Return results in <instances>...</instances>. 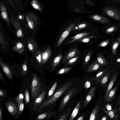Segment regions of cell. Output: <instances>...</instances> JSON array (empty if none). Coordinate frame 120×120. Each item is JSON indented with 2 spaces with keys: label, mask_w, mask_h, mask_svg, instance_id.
Returning a JSON list of instances; mask_svg holds the SVG:
<instances>
[{
  "label": "cell",
  "mask_w": 120,
  "mask_h": 120,
  "mask_svg": "<svg viewBox=\"0 0 120 120\" xmlns=\"http://www.w3.org/2000/svg\"><path fill=\"white\" fill-rule=\"evenodd\" d=\"M83 115H82L80 117H79L78 119H77V120H82L83 119Z\"/></svg>",
  "instance_id": "cell-53"
},
{
  "label": "cell",
  "mask_w": 120,
  "mask_h": 120,
  "mask_svg": "<svg viewBox=\"0 0 120 120\" xmlns=\"http://www.w3.org/2000/svg\"><path fill=\"white\" fill-rule=\"evenodd\" d=\"M18 104L19 112L18 114L19 115H20L23 111L24 105L23 101Z\"/></svg>",
  "instance_id": "cell-40"
},
{
  "label": "cell",
  "mask_w": 120,
  "mask_h": 120,
  "mask_svg": "<svg viewBox=\"0 0 120 120\" xmlns=\"http://www.w3.org/2000/svg\"><path fill=\"white\" fill-rule=\"evenodd\" d=\"M46 93V91H45L36 98L34 103V108L38 106L43 101Z\"/></svg>",
  "instance_id": "cell-26"
},
{
  "label": "cell",
  "mask_w": 120,
  "mask_h": 120,
  "mask_svg": "<svg viewBox=\"0 0 120 120\" xmlns=\"http://www.w3.org/2000/svg\"><path fill=\"white\" fill-rule=\"evenodd\" d=\"M71 110L68 109L66 113H64L61 115L58 119V120H65L68 117L71 112Z\"/></svg>",
  "instance_id": "cell-36"
},
{
  "label": "cell",
  "mask_w": 120,
  "mask_h": 120,
  "mask_svg": "<svg viewBox=\"0 0 120 120\" xmlns=\"http://www.w3.org/2000/svg\"><path fill=\"white\" fill-rule=\"evenodd\" d=\"M29 51L32 53L40 49L35 36L25 34L24 38Z\"/></svg>",
  "instance_id": "cell-5"
},
{
  "label": "cell",
  "mask_w": 120,
  "mask_h": 120,
  "mask_svg": "<svg viewBox=\"0 0 120 120\" xmlns=\"http://www.w3.org/2000/svg\"><path fill=\"white\" fill-rule=\"evenodd\" d=\"M41 83L36 74L34 73L31 83V93L32 98H36L40 93Z\"/></svg>",
  "instance_id": "cell-6"
},
{
  "label": "cell",
  "mask_w": 120,
  "mask_h": 120,
  "mask_svg": "<svg viewBox=\"0 0 120 120\" xmlns=\"http://www.w3.org/2000/svg\"><path fill=\"white\" fill-rule=\"evenodd\" d=\"M11 53L12 55L15 52L20 56L26 55L29 50L24 38H15L11 41Z\"/></svg>",
  "instance_id": "cell-3"
},
{
  "label": "cell",
  "mask_w": 120,
  "mask_h": 120,
  "mask_svg": "<svg viewBox=\"0 0 120 120\" xmlns=\"http://www.w3.org/2000/svg\"><path fill=\"white\" fill-rule=\"evenodd\" d=\"M78 49L76 47L71 49L64 57L62 60V63H63L66 60L73 57L78 53Z\"/></svg>",
  "instance_id": "cell-20"
},
{
  "label": "cell",
  "mask_w": 120,
  "mask_h": 120,
  "mask_svg": "<svg viewBox=\"0 0 120 120\" xmlns=\"http://www.w3.org/2000/svg\"><path fill=\"white\" fill-rule=\"evenodd\" d=\"M71 82L67 83L62 85L51 97L46 100L39 108V111L42 108L49 107L54 103L71 86Z\"/></svg>",
  "instance_id": "cell-4"
},
{
  "label": "cell",
  "mask_w": 120,
  "mask_h": 120,
  "mask_svg": "<svg viewBox=\"0 0 120 120\" xmlns=\"http://www.w3.org/2000/svg\"><path fill=\"white\" fill-rule=\"evenodd\" d=\"M7 63L4 61L1 56H0V65L5 75L8 78L11 80L13 79L12 69L11 64L8 61Z\"/></svg>",
  "instance_id": "cell-11"
},
{
  "label": "cell",
  "mask_w": 120,
  "mask_h": 120,
  "mask_svg": "<svg viewBox=\"0 0 120 120\" xmlns=\"http://www.w3.org/2000/svg\"><path fill=\"white\" fill-rule=\"evenodd\" d=\"M101 66L97 61H95L88 67L87 71L88 72L94 71L99 69Z\"/></svg>",
  "instance_id": "cell-27"
},
{
  "label": "cell",
  "mask_w": 120,
  "mask_h": 120,
  "mask_svg": "<svg viewBox=\"0 0 120 120\" xmlns=\"http://www.w3.org/2000/svg\"><path fill=\"white\" fill-rule=\"evenodd\" d=\"M71 69V68H66L61 69L56 73L57 75H59L66 73L70 71Z\"/></svg>",
  "instance_id": "cell-38"
},
{
  "label": "cell",
  "mask_w": 120,
  "mask_h": 120,
  "mask_svg": "<svg viewBox=\"0 0 120 120\" xmlns=\"http://www.w3.org/2000/svg\"><path fill=\"white\" fill-rule=\"evenodd\" d=\"M91 84L90 82L88 81H86L85 83L84 87L86 89H88L90 86Z\"/></svg>",
  "instance_id": "cell-47"
},
{
  "label": "cell",
  "mask_w": 120,
  "mask_h": 120,
  "mask_svg": "<svg viewBox=\"0 0 120 120\" xmlns=\"http://www.w3.org/2000/svg\"><path fill=\"white\" fill-rule=\"evenodd\" d=\"M25 15H24L19 14L17 17V20L19 21H22L24 19Z\"/></svg>",
  "instance_id": "cell-46"
},
{
  "label": "cell",
  "mask_w": 120,
  "mask_h": 120,
  "mask_svg": "<svg viewBox=\"0 0 120 120\" xmlns=\"http://www.w3.org/2000/svg\"><path fill=\"white\" fill-rule=\"evenodd\" d=\"M91 53L90 52H89L86 54L84 61V65L86 66L88 63L90 58Z\"/></svg>",
  "instance_id": "cell-42"
},
{
  "label": "cell",
  "mask_w": 120,
  "mask_h": 120,
  "mask_svg": "<svg viewBox=\"0 0 120 120\" xmlns=\"http://www.w3.org/2000/svg\"><path fill=\"white\" fill-rule=\"evenodd\" d=\"M117 27V26H111L107 29L106 31V33L107 34L111 33L115 31Z\"/></svg>",
  "instance_id": "cell-44"
},
{
  "label": "cell",
  "mask_w": 120,
  "mask_h": 120,
  "mask_svg": "<svg viewBox=\"0 0 120 120\" xmlns=\"http://www.w3.org/2000/svg\"><path fill=\"white\" fill-rule=\"evenodd\" d=\"M57 85V82H55L53 84L52 86L49 90L48 93V98L51 96L53 93L55 91Z\"/></svg>",
  "instance_id": "cell-37"
},
{
  "label": "cell",
  "mask_w": 120,
  "mask_h": 120,
  "mask_svg": "<svg viewBox=\"0 0 120 120\" xmlns=\"http://www.w3.org/2000/svg\"><path fill=\"white\" fill-rule=\"evenodd\" d=\"M100 107V106L98 104L96 105L90 116L89 120L97 119L99 113Z\"/></svg>",
  "instance_id": "cell-25"
},
{
  "label": "cell",
  "mask_w": 120,
  "mask_h": 120,
  "mask_svg": "<svg viewBox=\"0 0 120 120\" xmlns=\"http://www.w3.org/2000/svg\"><path fill=\"white\" fill-rule=\"evenodd\" d=\"M0 79L2 81H3L4 82V76L1 71L0 72Z\"/></svg>",
  "instance_id": "cell-50"
},
{
  "label": "cell",
  "mask_w": 120,
  "mask_h": 120,
  "mask_svg": "<svg viewBox=\"0 0 120 120\" xmlns=\"http://www.w3.org/2000/svg\"><path fill=\"white\" fill-rule=\"evenodd\" d=\"M116 104L118 105H120V94L119 95L116 101Z\"/></svg>",
  "instance_id": "cell-49"
},
{
  "label": "cell",
  "mask_w": 120,
  "mask_h": 120,
  "mask_svg": "<svg viewBox=\"0 0 120 120\" xmlns=\"http://www.w3.org/2000/svg\"><path fill=\"white\" fill-rule=\"evenodd\" d=\"M0 10L1 15L5 22L7 28L11 32L15 33V31L13 30L11 27L10 22L8 18L6 7L4 4L1 2H0Z\"/></svg>",
  "instance_id": "cell-12"
},
{
  "label": "cell",
  "mask_w": 120,
  "mask_h": 120,
  "mask_svg": "<svg viewBox=\"0 0 120 120\" xmlns=\"http://www.w3.org/2000/svg\"><path fill=\"white\" fill-rule=\"evenodd\" d=\"M10 22L15 30V38H24L25 34L24 29L19 21L14 17L10 18Z\"/></svg>",
  "instance_id": "cell-8"
},
{
  "label": "cell",
  "mask_w": 120,
  "mask_h": 120,
  "mask_svg": "<svg viewBox=\"0 0 120 120\" xmlns=\"http://www.w3.org/2000/svg\"><path fill=\"white\" fill-rule=\"evenodd\" d=\"M62 58V55L60 54L55 57L52 59H51L50 61H49L48 65L51 66L52 70H54L61 59Z\"/></svg>",
  "instance_id": "cell-19"
},
{
  "label": "cell",
  "mask_w": 120,
  "mask_h": 120,
  "mask_svg": "<svg viewBox=\"0 0 120 120\" xmlns=\"http://www.w3.org/2000/svg\"><path fill=\"white\" fill-rule=\"evenodd\" d=\"M31 4L32 7L35 9L39 11H42V7L41 5L37 0H32Z\"/></svg>",
  "instance_id": "cell-32"
},
{
  "label": "cell",
  "mask_w": 120,
  "mask_h": 120,
  "mask_svg": "<svg viewBox=\"0 0 120 120\" xmlns=\"http://www.w3.org/2000/svg\"><path fill=\"white\" fill-rule=\"evenodd\" d=\"M53 113L49 112H45L38 115L36 120H44L50 118L52 115Z\"/></svg>",
  "instance_id": "cell-28"
},
{
  "label": "cell",
  "mask_w": 120,
  "mask_h": 120,
  "mask_svg": "<svg viewBox=\"0 0 120 120\" xmlns=\"http://www.w3.org/2000/svg\"><path fill=\"white\" fill-rule=\"evenodd\" d=\"M117 40H118V41L120 42V38H117Z\"/></svg>",
  "instance_id": "cell-58"
},
{
  "label": "cell",
  "mask_w": 120,
  "mask_h": 120,
  "mask_svg": "<svg viewBox=\"0 0 120 120\" xmlns=\"http://www.w3.org/2000/svg\"><path fill=\"white\" fill-rule=\"evenodd\" d=\"M80 102L79 101L76 105L69 118V120H73L76 116L80 107Z\"/></svg>",
  "instance_id": "cell-31"
},
{
  "label": "cell",
  "mask_w": 120,
  "mask_h": 120,
  "mask_svg": "<svg viewBox=\"0 0 120 120\" xmlns=\"http://www.w3.org/2000/svg\"><path fill=\"white\" fill-rule=\"evenodd\" d=\"M5 106L8 111L12 116H14L18 113L17 106L14 103L9 101L6 103Z\"/></svg>",
  "instance_id": "cell-15"
},
{
  "label": "cell",
  "mask_w": 120,
  "mask_h": 120,
  "mask_svg": "<svg viewBox=\"0 0 120 120\" xmlns=\"http://www.w3.org/2000/svg\"><path fill=\"white\" fill-rule=\"evenodd\" d=\"M32 54L30 60V65L35 68H40L43 67L41 62V49Z\"/></svg>",
  "instance_id": "cell-10"
},
{
  "label": "cell",
  "mask_w": 120,
  "mask_h": 120,
  "mask_svg": "<svg viewBox=\"0 0 120 120\" xmlns=\"http://www.w3.org/2000/svg\"><path fill=\"white\" fill-rule=\"evenodd\" d=\"M52 52L51 48L48 45H45L41 49V62L43 67L48 62Z\"/></svg>",
  "instance_id": "cell-9"
},
{
  "label": "cell",
  "mask_w": 120,
  "mask_h": 120,
  "mask_svg": "<svg viewBox=\"0 0 120 120\" xmlns=\"http://www.w3.org/2000/svg\"><path fill=\"white\" fill-rule=\"evenodd\" d=\"M117 0L119 2H120V0Z\"/></svg>",
  "instance_id": "cell-60"
},
{
  "label": "cell",
  "mask_w": 120,
  "mask_h": 120,
  "mask_svg": "<svg viewBox=\"0 0 120 120\" xmlns=\"http://www.w3.org/2000/svg\"><path fill=\"white\" fill-rule=\"evenodd\" d=\"M116 109L117 112L120 111V106L117 108Z\"/></svg>",
  "instance_id": "cell-56"
},
{
  "label": "cell",
  "mask_w": 120,
  "mask_h": 120,
  "mask_svg": "<svg viewBox=\"0 0 120 120\" xmlns=\"http://www.w3.org/2000/svg\"><path fill=\"white\" fill-rule=\"evenodd\" d=\"M95 89V87L94 86L91 89L88 93L84 102V107L88 105L91 100L94 94Z\"/></svg>",
  "instance_id": "cell-21"
},
{
  "label": "cell",
  "mask_w": 120,
  "mask_h": 120,
  "mask_svg": "<svg viewBox=\"0 0 120 120\" xmlns=\"http://www.w3.org/2000/svg\"><path fill=\"white\" fill-rule=\"evenodd\" d=\"M96 36L94 35H90L86 37H85L78 40L79 42L87 43L90 41V39L96 38Z\"/></svg>",
  "instance_id": "cell-34"
},
{
  "label": "cell",
  "mask_w": 120,
  "mask_h": 120,
  "mask_svg": "<svg viewBox=\"0 0 120 120\" xmlns=\"http://www.w3.org/2000/svg\"><path fill=\"white\" fill-rule=\"evenodd\" d=\"M8 1L10 4L12 6H13V5L12 3V2L11 0H8Z\"/></svg>",
  "instance_id": "cell-54"
},
{
  "label": "cell",
  "mask_w": 120,
  "mask_h": 120,
  "mask_svg": "<svg viewBox=\"0 0 120 120\" xmlns=\"http://www.w3.org/2000/svg\"><path fill=\"white\" fill-rule=\"evenodd\" d=\"M109 42V40L101 42L99 44L98 46L99 47L105 46L107 45Z\"/></svg>",
  "instance_id": "cell-45"
},
{
  "label": "cell",
  "mask_w": 120,
  "mask_h": 120,
  "mask_svg": "<svg viewBox=\"0 0 120 120\" xmlns=\"http://www.w3.org/2000/svg\"><path fill=\"white\" fill-rule=\"evenodd\" d=\"M107 119L108 117L107 116L105 115L103 116L102 117L101 120H106Z\"/></svg>",
  "instance_id": "cell-52"
},
{
  "label": "cell",
  "mask_w": 120,
  "mask_h": 120,
  "mask_svg": "<svg viewBox=\"0 0 120 120\" xmlns=\"http://www.w3.org/2000/svg\"><path fill=\"white\" fill-rule=\"evenodd\" d=\"M24 96L26 103V104H28L30 101V97L29 91L27 88L26 89Z\"/></svg>",
  "instance_id": "cell-39"
},
{
  "label": "cell",
  "mask_w": 120,
  "mask_h": 120,
  "mask_svg": "<svg viewBox=\"0 0 120 120\" xmlns=\"http://www.w3.org/2000/svg\"><path fill=\"white\" fill-rule=\"evenodd\" d=\"M111 71L108 70L101 78L99 82L102 86L106 87L109 79Z\"/></svg>",
  "instance_id": "cell-24"
},
{
  "label": "cell",
  "mask_w": 120,
  "mask_h": 120,
  "mask_svg": "<svg viewBox=\"0 0 120 120\" xmlns=\"http://www.w3.org/2000/svg\"><path fill=\"white\" fill-rule=\"evenodd\" d=\"M10 38L6 33L4 25L0 21V48L1 53L4 54L12 56L10 51L11 45Z\"/></svg>",
  "instance_id": "cell-2"
},
{
  "label": "cell",
  "mask_w": 120,
  "mask_h": 120,
  "mask_svg": "<svg viewBox=\"0 0 120 120\" xmlns=\"http://www.w3.org/2000/svg\"><path fill=\"white\" fill-rule=\"evenodd\" d=\"M120 84V79H119L115 87L110 92L105 101L108 102L111 101L115 97V94Z\"/></svg>",
  "instance_id": "cell-17"
},
{
  "label": "cell",
  "mask_w": 120,
  "mask_h": 120,
  "mask_svg": "<svg viewBox=\"0 0 120 120\" xmlns=\"http://www.w3.org/2000/svg\"><path fill=\"white\" fill-rule=\"evenodd\" d=\"M74 90L72 89L68 91L60 103L59 108V111H61L64 108L66 105L71 97L74 93Z\"/></svg>",
  "instance_id": "cell-14"
},
{
  "label": "cell",
  "mask_w": 120,
  "mask_h": 120,
  "mask_svg": "<svg viewBox=\"0 0 120 120\" xmlns=\"http://www.w3.org/2000/svg\"><path fill=\"white\" fill-rule=\"evenodd\" d=\"M120 44V42L118 41H114L112 44V53L115 55L116 53V49L117 47Z\"/></svg>",
  "instance_id": "cell-35"
},
{
  "label": "cell",
  "mask_w": 120,
  "mask_h": 120,
  "mask_svg": "<svg viewBox=\"0 0 120 120\" xmlns=\"http://www.w3.org/2000/svg\"><path fill=\"white\" fill-rule=\"evenodd\" d=\"M102 13L120 22V10L113 7L107 6L101 9Z\"/></svg>",
  "instance_id": "cell-7"
},
{
  "label": "cell",
  "mask_w": 120,
  "mask_h": 120,
  "mask_svg": "<svg viewBox=\"0 0 120 120\" xmlns=\"http://www.w3.org/2000/svg\"><path fill=\"white\" fill-rule=\"evenodd\" d=\"M108 68H106L99 72L95 75L93 78V79L99 82L101 78L108 70Z\"/></svg>",
  "instance_id": "cell-29"
},
{
  "label": "cell",
  "mask_w": 120,
  "mask_h": 120,
  "mask_svg": "<svg viewBox=\"0 0 120 120\" xmlns=\"http://www.w3.org/2000/svg\"><path fill=\"white\" fill-rule=\"evenodd\" d=\"M6 92L2 89L0 90V96L5 97L6 96Z\"/></svg>",
  "instance_id": "cell-48"
},
{
  "label": "cell",
  "mask_w": 120,
  "mask_h": 120,
  "mask_svg": "<svg viewBox=\"0 0 120 120\" xmlns=\"http://www.w3.org/2000/svg\"><path fill=\"white\" fill-rule=\"evenodd\" d=\"M23 94H20L16 97L15 100L17 104H18L23 101Z\"/></svg>",
  "instance_id": "cell-41"
},
{
  "label": "cell",
  "mask_w": 120,
  "mask_h": 120,
  "mask_svg": "<svg viewBox=\"0 0 120 120\" xmlns=\"http://www.w3.org/2000/svg\"><path fill=\"white\" fill-rule=\"evenodd\" d=\"M89 17L91 19L103 24H107L109 22V20L107 17L98 15H90Z\"/></svg>",
  "instance_id": "cell-16"
},
{
  "label": "cell",
  "mask_w": 120,
  "mask_h": 120,
  "mask_svg": "<svg viewBox=\"0 0 120 120\" xmlns=\"http://www.w3.org/2000/svg\"><path fill=\"white\" fill-rule=\"evenodd\" d=\"M103 111L111 120H116L118 118L119 115L117 114V111L116 109L110 110L105 109Z\"/></svg>",
  "instance_id": "cell-22"
},
{
  "label": "cell",
  "mask_w": 120,
  "mask_h": 120,
  "mask_svg": "<svg viewBox=\"0 0 120 120\" xmlns=\"http://www.w3.org/2000/svg\"><path fill=\"white\" fill-rule=\"evenodd\" d=\"M96 61L101 66L108 65L107 61L104 57L101 54H99L98 56Z\"/></svg>",
  "instance_id": "cell-30"
},
{
  "label": "cell",
  "mask_w": 120,
  "mask_h": 120,
  "mask_svg": "<svg viewBox=\"0 0 120 120\" xmlns=\"http://www.w3.org/2000/svg\"><path fill=\"white\" fill-rule=\"evenodd\" d=\"M88 25V24L86 23H82L78 25L74 26L72 30H81L87 27Z\"/></svg>",
  "instance_id": "cell-33"
},
{
  "label": "cell",
  "mask_w": 120,
  "mask_h": 120,
  "mask_svg": "<svg viewBox=\"0 0 120 120\" xmlns=\"http://www.w3.org/2000/svg\"><path fill=\"white\" fill-rule=\"evenodd\" d=\"M78 57V56H76L69 60L67 62V64L68 65L72 64L77 61Z\"/></svg>",
  "instance_id": "cell-43"
},
{
  "label": "cell",
  "mask_w": 120,
  "mask_h": 120,
  "mask_svg": "<svg viewBox=\"0 0 120 120\" xmlns=\"http://www.w3.org/2000/svg\"><path fill=\"white\" fill-rule=\"evenodd\" d=\"M26 22L22 24L25 34L35 36L40 28V21L34 14L30 12L26 17Z\"/></svg>",
  "instance_id": "cell-1"
},
{
  "label": "cell",
  "mask_w": 120,
  "mask_h": 120,
  "mask_svg": "<svg viewBox=\"0 0 120 120\" xmlns=\"http://www.w3.org/2000/svg\"><path fill=\"white\" fill-rule=\"evenodd\" d=\"M107 108L108 109L107 110H109H109H110V109H111V107L110 105H107L106 106Z\"/></svg>",
  "instance_id": "cell-55"
},
{
  "label": "cell",
  "mask_w": 120,
  "mask_h": 120,
  "mask_svg": "<svg viewBox=\"0 0 120 120\" xmlns=\"http://www.w3.org/2000/svg\"><path fill=\"white\" fill-rule=\"evenodd\" d=\"M16 2H17L18 1V0H15Z\"/></svg>",
  "instance_id": "cell-59"
},
{
  "label": "cell",
  "mask_w": 120,
  "mask_h": 120,
  "mask_svg": "<svg viewBox=\"0 0 120 120\" xmlns=\"http://www.w3.org/2000/svg\"><path fill=\"white\" fill-rule=\"evenodd\" d=\"M3 115L1 106L0 108V120H2Z\"/></svg>",
  "instance_id": "cell-51"
},
{
  "label": "cell",
  "mask_w": 120,
  "mask_h": 120,
  "mask_svg": "<svg viewBox=\"0 0 120 120\" xmlns=\"http://www.w3.org/2000/svg\"><path fill=\"white\" fill-rule=\"evenodd\" d=\"M118 76V74H114L111 76V79L108 85L105 95L104 101H105L108 94L111 90V89L117 79Z\"/></svg>",
  "instance_id": "cell-18"
},
{
  "label": "cell",
  "mask_w": 120,
  "mask_h": 120,
  "mask_svg": "<svg viewBox=\"0 0 120 120\" xmlns=\"http://www.w3.org/2000/svg\"><path fill=\"white\" fill-rule=\"evenodd\" d=\"M75 22H74L72 23L69 26L63 33L58 41L57 46H60L62 42L68 37L71 31L75 25Z\"/></svg>",
  "instance_id": "cell-13"
},
{
  "label": "cell",
  "mask_w": 120,
  "mask_h": 120,
  "mask_svg": "<svg viewBox=\"0 0 120 120\" xmlns=\"http://www.w3.org/2000/svg\"><path fill=\"white\" fill-rule=\"evenodd\" d=\"M116 61L117 62H120V58L118 59Z\"/></svg>",
  "instance_id": "cell-57"
},
{
  "label": "cell",
  "mask_w": 120,
  "mask_h": 120,
  "mask_svg": "<svg viewBox=\"0 0 120 120\" xmlns=\"http://www.w3.org/2000/svg\"><path fill=\"white\" fill-rule=\"evenodd\" d=\"M92 33L91 32H85L77 34L75 36L71 37L70 38L72 39V40L68 42L66 44H68L76 41L78 40L85 37L89 35Z\"/></svg>",
  "instance_id": "cell-23"
}]
</instances>
